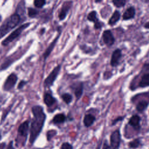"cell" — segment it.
Instances as JSON below:
<instances>
[{
    "label": "cell",
    "instance_id": "cell-1",
    "mask_svg": "<svg viewBox=\"0 0 149 149\" xmlns=\"http://www.w3.org/2000/svg\"><path fill=\"white\" fill-rule=\"evenodd\" d=\"M33 118L30 129L29 142L33 144L41 132L46 119L43 108L40 105H34L31 108Z\"/></svg>",
    "mask_w": 149,
    "mask_h": 149
},
{
    "label": "cell",
    "instance_id": "cell-2",
    "mask_svg": "<svg viewBox=\"0 0 149 149\" xmlns=\"http://www.w3.org/2000/svg\"><path fill=\"white\" fill-rule=\"evenodd\" d=\"M20 17L18 14H13L8 19L0 26V38L3 37L12 29L15 27L20 22Z\"/></svg>",
    "mask_w": 149,
    "mask_h": 149
},
{
    "label": "cell",
    "instance_id": "cell-3",
    "mask_svg": "<svg viewBox=\"0 0 149 149\" xmlns=\"http://www.w3.org/2000/svg\"><path fill=\"white\" fill-rule=\"evenodd\" d=\"M30 23H27L25 24H23L19 26L18 28H17L16 30H15L12 33H10V35H9L5 40H3L2 42V45L3 46L8 45L9 43L12 42L14 40H15L17 37H18L22 33V32L25 30L27 27L30 26Z\"/></svg>",
    "mask_w": 149,
    "mask_h": 149
},
{
    "label": "cell",
    "instance_id": "cell-4",
    "mask_svg": "<svg viewBox=\"0 0 149 149\" xmlns=\"http://www.w3.org/2000/svg\"><path fill=\"white\" fill-rule=\"evenodd\" d=\"M121 142L120 130L117 129L113 132L110 136V146L111 149H119Z\"/></svg>",
    "mask_w": 149,
    "mask_h": 149
},
{
    "label": "cell",
    "instance_id": "cell-5",
    "mask_svg": "<svg viewBox=\"0 0 149 149\" xmlns=\"http://www.w3.org/2000/svg\"><path fill=\"white\" fill-rule=\"evenodd\" d=\"M61 65H58L52 70V72L49 74V75L47 77L44 81V86L46 87H49L53 85L54 82L56 79L60 70H61Z\"/></svg>",
    "mask_w": 149,
    "mask_h": 149
},
{
    "label": "cell",
    "instance_id": "cell-6",
    "mask_svg": "<svg viewBox=\"0 0 149 149\" xmlns=\"http://www.w3.org/2000/svg\"><path fill=\"white\" fill-rule=\"evenodd\" d=\"M17 80V77L15 73H11L6 78L3 86V88L5 91H9L11 90L15 85Z\"/></svg>",
    "mask_w": 149,
    "mask_h": 149
},
{
    "label": "cell",
    "instance_id": "cell-7",
    "mask_svg": "<svg viewBox=\"0 0 149 149\" xmlns=\"http://www.w3.org/2000/svg\"><path fill=\"white\" fill-rule=\"evenodd\" d=\"M29 130V121L26 120L24 122L22 123L18 127L17 129V134L19 137L24 138L25 141L27 140V137L28 136Z\"/></svg>",
    "mask_w": 149,
    "mask_h": 149
},
{
    "label": "cell",
    "instance_id": "cell-8",
    "mask_svg": "<svg viewBox=\"0 0 149 149\" xmlns=\"http://www.w3.org/2000/svg\"><path fill=\"white\" fill-rule=\"evenodd\" d=\"M102 39L104 42L108 46H111L115 42V38L109 30H105L102 34Z\"/></svg>",
    "mask_w": 149,
    "mask_h": 149
},
{
    "label": "cell",
    "instance_id": "cell-9",
    "mask_svg": "<svg viewBox=\"0 0 149 149\" xmlns=\"http://www.w3.org/2000/svg\"><path fill=\"white\" fill-rule=\"evenodd\" d=\"M87 19L89 21L93 22L94 23V28L95 29H101L102 26V23L99 21L97 17V12L93 10L90 12L87 15Z\"/></svg>",
    "mask_w": 149,
    "mask_h": 149
},
{
    "label": "cell",
    "instance_id": "cell-10",
    "mask_svg": "<svg viewBox=\"0 0 149 149\" xmlns=\"http://www.w3.org/2000/svg\"><path fill=\"white\" fill-rule=\"evenodd\" d=\"M122 57V52L120 49H116L115 51H113L111 59V65L113 67L116 66Z\"/></svg>",
    "mask_w": 149,
    "mask_h": 149
},
{
    "label": "cell",
    "instance_id": "cell-11",
    "mask_svg": "<svg viewBox=\"0 0 149 149\" xmlns=\"http://www.w3.org/2000/svg\"><path fill=\"white\" fill-rule=\"evenodd\" d=\"M140 117L137 115H133L129 120V125L133 127L135 130H139L140 129Z\"/></svg>",
    "mask_w": 149,
    "mask_h": 149
},
{
    "label": "cell",
    "instance_id": "cell-12",
    "mask_svg": "<svg viewBox=\"0 0 149 149\" xmlns=\"http://www.w3.org/2000/svg\"><path fill=\"white\" fill-rule=\"evenodd\" d=\"M71 2H66L64 3L59 14V18L60 20H62L66 17L67 13L71 6Z\"/></svg>",
    "mask_w": 149,
    "mask_h": 149
},
{
    "label": "cell",
    "instance_id": "cell-13",
    "mask_svg": "<svg viewBox=\"0 0 149 149\" xmlns=\"http://www.w3.org/2000/svg\"><path fill=\"white\" fill-rule=\"evenodd\" d=\"M72 87L74 90V93L77 99H79L83 94V83L81 82L75 83Z\"/></svg>",
    "mask_w": 149,
    "mask_h": 149
},
{
    "label": "cell",
    "instance_id": "cell-14",
    "mask_svg": "<svg viewBox=\"0 0 149 149\" xmlns=\"http://www.w3.org/2000/svg\"><path fill=\"white\" fill-rule=\"evenodd\" d=\"M135 15V9L133 6H130L125 10L123 15V20H129L132 19L134 17Z\"/></svg>",
    "mask_w": 149,
    "mask_h": 149
},
{
    "label": "cell",
    "instance_id": "cell-15",
    "mask_svg": "<svg viewBox=\"0 0 149 149\" xmlns=\"http://www.w3.org/2000/svg\"><path fill=\"white\" fill-rule=\"evenodd\" d=\"M59 36H60V33L59 34L58 36H56V37L53 40V41L50 44V45L48 47V48H47V49L45 50V52H44V54H43V57H44V59H45L49 56V55L51 54V52H52V49H54V47H55V44H56V42H57V40H58V38H59Z\"/></svg>",
    "mask_w": 149,
    "mask_h": 149
},
{
    "label": "cell",
    "instance_id": "cell-16",
    "mask_svg": "<svg viewBox=\"0 0 149 149\" xmlns=\"http://www.w3.org/2000/svg\"><path fill=\"white\" fill-rule=\"evenodd\" d=\"M95 120V118L93 115L87 114L84 117L83 123L86 127H88L94 123Z\"/></svg>",
    "mask_w": 149,
    "mask_h": 149
},
{
    "label": "cell",
    "instance_id": "cell-17",
    "mask_svg": "<svg viewBox=\"0 0 149 149\" xmlns=\"http://www.w3.org/2000/svg\"><path fill=\"white\" fill-rule=\"evenodd\" d=\"M56 99L49 93H45L44 96V102L48 107H51L55 103Z\"/></svg>",
    "mask_w": 149,
    "mask_h": 149
},
{
    "label": "cell",
    "instance_id": "cell-18",
    "mask_svg": "<svg viewBox=\"0 0 149 149\" xmlns=\"http://www.w3.org/2000/svg\"><path fill=\"white\" fill-rule=\"evenodd\" d=\"M148 86H149V73H146L142 76L139 83V87H146Z\"/></svg>",
    "mask_w": 149,
    "mask_h": 149
},
{
    "label": "cell",
    "instance_id": "cell-19",
    "mask_svg": "<svg viewBox=\"0 0 149 149\" xmlns=\"http://www.w3.org/2000/svg\"><path fill=\"white\" fill-rule=\"evenodd\" d=\"M120 17V13L118 10H115L112 16L111 17L110 19L108 21V24L109 25H113L115 24L119 19Z\"/></svg>",
    "mask_w": 149,
    "mask_h": 149
},
{
    "label": "cell",
    "instance_id": "cell-20",
    "mask_svg": "<svg viewBox=\"0 0 149 149\" xmlns=\"http://www.w3.org/2000/svg\"><path fill=\"white\" fill-rule=\"evenodd\" d=\"M66 120V116L63 113H58L54 116L52 122L55 124H60L65 122Z\"/></svg>",
    "mask_w": 149,
    "mask_h": 149
},
{
    "label": "cell",
    "instance_id": "cell-21",
    "mask_svg": "<svg viewBox=\"0 0 149 149\" xmlns=\"http://www.w3.org/2000/svg\"><path fill=\"white\" fill-rule=\"evenodd\" d=\"M149 102L146 100H141L140 101H139L138 102V104L136 105V109L140 112H143L144 110H146V109L147 108Z\"/></svg>",
    "mask_w": 149,
    "mask_h": 149
},
{
    "label": "cell",
    "instance_id": "cell-22",
    "mask_svg": "<svg viewBox=\"0 0 149 149\" xmlns=\"http://www.w3.org/2000/svg\"><path fill=\"white\" fill-rule=\"evenodd\" d=\"M140 145H141V140L139 138H137L132 140L128 144V146L130 148H138Z\"/></svg>",
    "mask_w": 149,
    "mask_h": 149
},
{
    "label": "cell",
    "instance_id": "cell-23",
    "mask_svg": "<svg viewBox=\"0 0 149 149\" xmlns=\"http://www.w3.org/2000/svg\"><path fill=\"white\" fill-rule=\"evenodd\" d=\"M57 134V132L55 130L52 129V130H49L47 132V139L48 141H49L56 134Z\"/></svg>",
    "mask_w": 149,
    "mask_h": 149
},
{
    "label": "cell",
    "instance_id": "cell-24",
    "mask_svg": "<svg viewBox=\"0 0 149 149\" xmlns=\"http://www.w3.org/2000/svg\"><path fill=\"white\" fill-rule=\"evenodd\" d=\"M62 100H63V101H64L66 104H69V103L72 101V95H71L70 94H68V93H65V94H63L62 95Z\"/></svg>",
    "mask_w": 149,
    "mask_h": 149
},
{
    "label": "cell",
    "instance_id": "cell-25",
    "mask_svg": "<svg viewBox=\"0 0 149 149\" xmlns=\"http://www.w3.org/2000/svg\"><path fill=\"white\" fill-rule=\"evenodd\" d=\"M37 14H38L37 10L32 8H28V15L30 17H34L37 15Z\"/></svg>",
    "mask_w": 149,
    "mask_h": 149
},
{
    "label": "cell",
    "instance_id": "cell-26",
    "mask_svg": "<svg viewBox=\"0 0 149 149\" xmlns=\"http://www.w3.org/2000/svg\"><path fill=\"white\" fill-rule=\"evenodd\" d=\"M112 3L117 8H121L126 3V1L124 0H115L113 1Z\"/></svg>",
    "mask_w": 149,
    "mask_h": 149
},
{
    "label": "cell",
    "instance_id": "cell-27",
    "mask_svg": "<svg viewBox=\"0 0 149 149\" xmlns=\"http://www.w3.org/2000/svg\"><path fill=\"white\" fill-rule=\"evenodd\" d=\"M45 1L44 0H36L34 1V4L36 7L38 8H42L45 3Z\"/></svg>",
    "mask_w": 149,
    "mask_h": 149
},
{
    "label": "cell",
    "instance_id": "cell-28",
    "mask_svg": "<svg viewBox=\"0 0 149 149\" xmlns=\"http://www.w3.org/2000/svg\"><path fill=\"white\" fill-rule=\"evenodd\" d=\"M61 149H73V146L68 142L63 143L61 145Z\"/></svg>",
    "mask_w": 149,
    "mask_h": 149
},
{
    "label": "cell",
    "instance_id": "cell-29",
    "mask_svg": "<svg viewBox=\"0 0 149 149\" xmlns=\"http://www.w3.org/2000/svg\"><path fill=\"white\" fill-rule=\"evenodd\" d=\"M123 119V117H122V116H119V117L116 118V119H115L112 121V125H115L117 122H119V121H121V120H122Z\"/></svg>",
    "mask_w": 149,
    "mask_h": 149
},
{
    "label": "cell",
    "instance_id": "cell-30",
    "mask_svg": "<svg viewBox=\"0 0 149 149\" xmlns=\"http://www.w3.org/2000/svg\"><path fill=\"white\" fill-rule=\"evenodd\" d=\"M102 149H111V147L110 145L108 143V142L107 141H104V143L102 145Z\"/></svg>",
    "mask_w": 149,
    "mask_h": 149
},
{
    "label": "cell",
    "instance_id": "cell-31",
    "mask_svg": "<svg viewBox=\"0 0 149 149\" xmlns=\"http://www.w3.org/2000/svg\"><path fill=\"white\" fill-rule=\"evenodd\" d=\"M26 83H27V82L25 81H24V80L21 81L19 83V84H18L17 88H18V89H21V88H22L23 87V86L26 85Z\"/></svg>",
    "mask_w": 149,
    "mask_h": 149
},
{
    "label": "cell",
    "instance_id": "cell-32",
    "mask_svg": "<svg viewBox=\"0 0 149 149\" xmlns=\"http://www.w3.org/2000/svg\"><path fill=\"white\" fill-rule=\"evenodd\" d=\"M6 149H15V147H13V141H10L9 143V144H8L7 147H6Z\"/></svg>",
    "mask_w": 149,
    "mask_h": 149
},
{
    "label": "cell",
    "instance_id": "cell-33",
    "mask_svg": "<svg viewBox=\"0 0 149 149\" xmlns=\"http://www.w3.org/2000/svg\"><path fill=\"white\" fill-rule=\"evenodd\" d=\"M5 147V143H2L0 144V149H4Z\"/></svg>",
    "mask_w": 149,
    "mask_h": 149
},
{
    "label": "cell",
    "instance_id": "cell-34",
    "mask_svg": "<svg viewBox=\"0 0 149 149\" xmlns=\"http://www.w3.org/2000/svg\"><path fill=\"white\" fill-rule=\"evenodd\" d=\"M144 27L146 28V29H149V22H147V23L144 24Z\"/></svg>",
    "mask_w": 149,
    "mask_h": 149
},
{
    "label": "cell",
    "instance_id": "cell-35",
    "mask_svg": "<svg viewBox=\"0 0 149 149\" xmlns=\"http://www.w3.org/2000/svg\"><path fill=\"white\" fill-rule=\"evenodd\" d=\"M1 139V134H0V140Z\"/></svg>",
    "mask_w": 149,
    "mask_h": 149
}]
</instances>
